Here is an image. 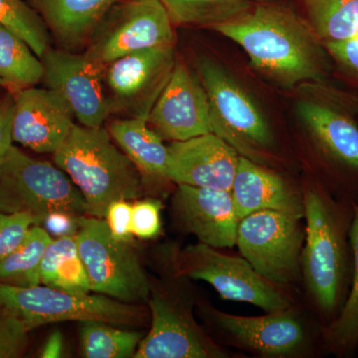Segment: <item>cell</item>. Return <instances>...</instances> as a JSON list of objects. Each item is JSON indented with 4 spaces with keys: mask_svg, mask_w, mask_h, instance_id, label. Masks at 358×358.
<instances>
[{
    "mask_svg": "<svg viewBox=\"0 0 358 358\" xmlns=\"http://www.w3.org/2000/svg\"><path fill=\"white\" fill-rule=\"evenodd\" d=\"M212 29L241 46L254 69L282 87L322 77L319 38L308 21L289 7L251 6L241 15Z\"/></svg>",
    "mask_w": 358,
    "mask_h": 358,
    "instance_id": "6da1fadb",
    "label": "cell"
},
{
    "mask_svg": "<svg viewBox=\"0 0 358 358\" xmlns=\"http://www.w3.org/2000/svg\"><path fill=\"white\" fill-rule=\"evenodd\" d=\"M54 164L68 174L87 202V215L105 219L117 200L134 201L143 195V178L128 155L113 143L105 127L75 124L53 154Z\"/></svg>",
    "mask_w": 358,
    "mask_h": 358,
    "instance_id": "7a4b0ae2",
    "label": "cell"
},
{
    "mask_svg": "<svg viewBox=\"0 0 358 358\" xmlns=\"http://www.w3.org/2000/svg\"><path fill=\"white\" fill-rule=\"evenodd\" d=\"M0 313L18 320L28 333L53 322L96 320L114 326H138L147 319L140 305L105 294L72 293L45 285L22 288L1 282Z\"/></svg>",
    "mask_w": 358,
    "mask_h": 358,
    "instance_id": "3957f363",
    "label": "cell"
},
{
    "mask_svg": "<svg viewBox=\"0 0 358 358\" xmlns=\"http://www.w3.org/2000/svg\"><path fill=\"white\" fill-rule=\"evenodd\" d=\"M0 211L25 213L42 225L53 212L87 215V202L68 174L57 166L10 148L0 164Z\"/></svg>",
    "mask_w": 358,
    "mask_h": 358,
    "instance_id": "277c9868",
    "label": "cell"
},
{
    "mask_svg": "<svg viewBox=\"0 0 358 358\" xmlns=\"http://www.w3.org/2000/svg\"><path fill=\"white\" fill-rule=\"evenodd\" d=\"M76 238L92 292L131 305L148 303L150 282L138 254L112 236L105 219L80 216Z\"/></svg>",
    "mask_w": 358,
    "mask_h": 358,
    "instance_id": "5b68a950",
    "label": "cell"
},
{
    "mask_svg": "<svg viewBox=\"0 0 358 358\" xmlns=\"http://www.w3.org/2000/svg\"><path fill=\"white\" fill-rule=\"evenodd\" d=\"M196 74L210 103L213 134L242 157L263 164L274 136L255 101L229 73L208 58L197 60Z\"/></svg>",
    "mask_w": 358,
    "mask_h": 358,
    "instance_id": "8992f818",
    "label": "cell"
},
{
    "mask_svg": "<svg viewBox=\"0 0 358 358\" xmlns=\"http://www.w3.org/2000/svg\"><path fill=\"white\" fill-rule=\"evenodd\" d=\"M303 201L307 221L301 254L303 277L320 310L333 313L338 305L345 270L341 226L333 207L319 192L307 190Z\"/></svg>",
    "mask_w": 358,
    "mask_h": 358,
    "instance_id": "52a82bcc",
    "label": "cell"
},
{
    "mask_svg": "<svg viewBox=\"0 0 358 358\" xmlns=\"http://www.w3.org/2000/svg\"><path fill=\"white\" fill-rule=\"evenodd\" d=\"M173 26L160 0H121L98 26L84 53L103 69L134 52L174 46Z\"/></svg>",
    "mask_w": 358,
    "mask_h": 358,
    "instance_id": "ba28073f",
    "label": "cell"
},
{
    "mask_svg": "<svg viewBox=\"0 0 358 358\" xmlns=\"http://www.w3.org/2000/svg\"><path fill=\"white\" fill-rule=\"evenodd\" d=\"M176 270L178 275L208 282L224 300L251 303L266 313L289 307L286 296L257 273L248 261L200 242L179 253Z\"/></svg>",
    "mask_w": 358,
    "mask_h": 358,
    "instance_id": "9c48e42d",
    "label": "cell"
},
{
    "mask_svg": "<svg viewBox=\"0 0 358 358\" xmlns=\"http://www.w3.org/2000/svg\"><path fill=\"white\" fill-rule=\"evenodd\" d=\"M298 216L263 210L241 219L236 245L257 273L274 285L289 284L300 271L303 235Z\"/></svg>",
    "mask_w": 358,
    "mask_h": 358,
    "instance_id": "30bf717a",
    "label": "cell"
},
{
    "mask_svg": "<svg viewBox=\"0 0 358 358\" xmlns=\"http://www.w3.org/2000/svg\"><path fill=\"white\" fill-rule=\"evenodd\" d=\"M176 64L174 46L134 52L109 63L103 82L113 115L147 121Z\"/></svg>",
    "mask_w": 358,
    "mask_h": 358,
    "instance_id": "8fae6325",
    "label": "cell"
},
{
    "mask_svg": "<svg viewBox=\"0 0 358 358\" xmlns=\"http://www.w3.org/2000/svg\"><path fill=\"white\" fill-rule=\"evenodd\" d=\"M42 83L56 92L79 124L101 128L113 115L109 96L103 82V69L85 53L49 48L41 58Z\"/></svg>",
    "mask_w": 358,
    "mask_h": 358,
    "instance_id": "7c38bea8",
    "label": "cell"
},
{
    "mask_svg": "<svg viewBox=\"0 0 358 358\" xmlns=\"http://www.w3.org/2000/svg\"><path fill=\"white\" fill-rule=\"evenodd\" d=\"M147 122L164 141H182L213 134L208 96L196 73L185 63L176 61Z\"/></svg>",
    "mask_w": 358,
    "mask_h": 358,
    "instance_id": "4fadbf2b",
    "label": "cell"
},
{
    "mask_svg": "<svg viewBox=\"0 0 358 358\" xmlns=\"http://www.w3.org/2000/svg\"><path fill=\"white\" fill-rule=\"evenodd\" d=\"M75 121L70 108L56 92L31 87L13 94V141L33 152L53 155Z\"/></svg>",
    "mask_w": 358,
    "mask_h": 358,
    "instance_id": "5bb4252c",
    "label": "cell"
},
{
    "mask_svg": "<svg viewBox=\"0 0 358 358\" xmlns=\"http://www.w3.org/2000/svg\"><path fill=\"white\" fill-rule=\"evenodd\" d=\"M167 148L171 182L230 192L240 155L217 134L171 141Z\"/></svg>",
    "mask_w": 358,
    "mask_h": 358,
    "instance_id": "9a60e30c",
    "label": "cell"
},
{
    "mask_svg": "<svg viewBox=\"0 0 358 358\" xmlns=\"http://www.w3.org/2000/svg\"><path fill=\"white\" fill-rule=\"evenodd\" d=\"M173 213L181 229L216 249L231 248L237 241L240 219L230 192L178 185Z\"/></svg>",
    "mask_w": 358,
    "mask_h": 358,
    "instance_id": "2e32d148",
    "label": "cell"
},
{
    "mask_svg": "<svg viewBox=\"0 0 358 358\" xmlns=\"http://www.w3.org/2000/svg\"><path fill=\"white\" fill-rule=\"evenodd\" d=\"M152 327L141 339L136 358H217L224 352L186 315L164 296L148 300Z\"/></svg>",
    "mask_w": 358,
    "mask_h": 358,
    "instance_id": "e0dca14e",
    "label": "cell"
},
{
    "mask_svg": "<svg viewBox=\"0 0 358 358\" xmlns=\"http://www.w3.org/2000/svg\"><path fill=\"white\" fill-rule=\"evenodd\" d=\"M218 326L239 345L268 357L298 352L305 343V331L288 312L268 313L262 317H241L213 310Z\"/></svg>",
    "mask_w": 358,
    "mask_h": 358,
    "instance_id": "ac0fdd59",
    "label": "cell"
},
{
    "mask_svg": "<svg viewBox=\"0 0 358 358\" xmlns=\"http://www.w3.org/2000/svg\"><path fill=\"white\" fill-rule=\"evenodd\" d=\"M240 220L263 210L303 217V201L281 178L261 164L240 155L230 190Z\"/></svg>",
    "mask_w": 358,
    "mask_h": 358,
    "instance_id": "d6986e66",
    "label": "cell"
},
{
    "mask_svg": "<svg viewBox=\"0 0 358 358\" xmlns=\"http://www.w3.org/2000/svg\"><path fill=\"white\" fill-rule=\"evenodd\" d=\"M41 16L57 48H86L98 26L121 0H25Z\"/></svg>",
    "mask_w": 358,
    "mask_h": 358,
    "instance_id": "ffe728a7",
    "label": "cell"
},
{
    "mask_svg": "<svg viewBox=\"0 0 358 358\" xmlns=\"http://www.w3.org/2000/svg\"><path fill=\"white\" fill-rule=\"evenodd\" d=\"M108 131L138 171L143 185L169 182V148L145 120L122 117L108 122Z\"/></svg>",
    "mask_w": 358,
    "mask_h": 358,
    "instance_id": "44dd1931",
    "label": "cell"
},
{
    "mask_svg": "<svg viewBox=\"0 0 358 358\" xmlns=\"http://www.w3.org/2000/svg\"><path fill=\"white\" fill-rule=\"evenodd\" d=\"M299 117L322 150L358 171V128L346 115L322 103L303 101Z\"/></svg>",
    "mask_w": 358,
    "mask_h": 358,
    "instance_id": "7402d4cb",
    "label": "cell"
},
{
    "mask_svg": "<svg viewBox=\"0 0 358 358\" xmlns=\"http://www.w3.org/2000/svg\"><path fill=\"white\" fill-rule=\"evenodd\" d=\"M40 282L45 286L72 293H91L76 235L52 239L40 265Z\"/></svg>",
    "mask_w": 358,
    "mask_h": 358,
    "instance_id": "603a6c76",
    "label": "cell"
},
{
    "mask_svg": "<svg viewBox=\"0 0 358 358\" xmlns=\"http://www.w3.org/2000/svg\"><path fill=\"white\" fill-rule=\"evenodd\" d=\"M41 59L24 40L0 24V87L10 94L41 83Z\"/></svg>",
    "mask_w": 358,
    "mask_h": 358,
    "instance_id": "cb8c5ba5",
    "label": "cell"
},
{
    "mask_svg": "<svg viewBox=\"0 0 358 358\" xmlns=\"http://www.w3.org/2000/svg\"><path fill=\"white\" fill-rule=\"evenodd\" d=\"M308 25L324 44L345 41L358 31V0H301Z\"/></svg>",
    "mask_w": 358,
    "mask_h": 358,
    "instance_id": "d4e9b609",
    "label": "cell"
},
{
    "mask_svg": "<svg viewBox=\"0 0 358 358\" xmlns=\"http://www.w3.org/2000/svg\"><path fill=\"white\" fill-rule=\"evenodd\" d=\"M53 238L40 225H33L20 246L0 260V282L9 286H38L40 265Z\"/></svg>",
    "mask_w": 358,
    "mask_h": 358,
    "instance_id": "484cf974",
    "label": "cell"
},
{
    "mask_svg": "<svg viewBox=\"0 0 358 358\" xmlns=\"http://www.w3.org/2000/svg\"><path fill=\"white\" fill-rule=\"evenodd\" d=\"M108 322L89 320L80 327V343L87 358L134 357L143 334L117 329Z\"/></svg>",
    "mask_w": 358,
    "mask_h": 358,
    "instance_id": "4316f807",
    "label": "cell"
},
{
    "mask_svg": "<svg viewBox=\"0 0 358 358\" xmlns=\"http://www.w3.org/2000/svg\"><path fill=\"white\" fill-rule=\"evenodd\" d=\"M173 25L214 27L234 20L251 6L248 0H160Z\"/></svg>",
    "mask_w": 358,
    "mask_h": 358,
    "instance_id": "83f0119b",
    "label": "cell"
},
{
    "mask_svg": "<svg viewBox=\"0 0 358 358\" xmlns=\"http://www.w3.org/2000/svg\"><path fill=\"white\" fill-rule=\"evenodd\" d=\"M0 24L24 40L39 58L51 48L48 28L25 0H0Z\"/></svg>",
    "mask_w": 358,
    "mask_h": 358,
    "instance_id": "f1b7e54d",
    "label": "cell"
},
{
    "mask_svg": "<svg viewBox=\"0 0 358 358\" xmlns=\"http://www.w3.org/2000/svg\"><path fill=\"white\" fill-rule=\"evenodd\" d=\"M350 239L353 252L352 288L338 317L327 329L329 343L341 350L358 343V206L355 208Z\"/></svg>",
    "mask_w": 358,
    "mask_h": 358,
    "instance_id": "f546056e",
    "label": "cell"
},
{
    "mask_svg": "<svg viewBox=\"0 0 358 358\" xmlns=\"http://www.w3.org/2000/svg\"><path fill=\"white\" fill-rule=\"evenodd\" d=\"M162 203L157 199H136L131 210V231L141 239H152L162 230Z\"/></svg>",
    "mask_w": 358,
    "mask_h": 358,
    "instance_id": "4dcf8cb0",
    "label": "cell"
},
{
    "mask_svg": "<svg viewBox=\"0 0 358 358\" xmlns=\"http://www.w3.org/2000/svg\"><path fill=\"white\" fill-rule=\"evenodd\" d=\"M33 225L34 220L28 214L0 211V260L20 246Z\"/></svg>",
    "mask_w": 358,
    "mask_h": 358,
    "instance_id": "1f68e13d",
    "label": "cell"
},
{
    "mask_svg": "<svg viewBox=\"0 0 358 358\" xmlns=\"http://www.w3.org/2000/svg\"><path fill=\"white\" fill-rule=\"evenodd\" d=\"M27 334L18 320L0 313V358L23 357L28 345Z\"/></svg>",
    "mask_w": 358,
    "mask_h": 358,
    "instance_id": "d6a6232c",
    "label": "cell"
},
{
    "mask_svg": "<svg viewBox=\"0 0 358 358\" xmlns=\"http://www.w3.org/2000/svg\"><path fill=\"white\" fill-rule=\"evenodd\" d=\"M131 210H133V203L129 200H117L112 202L108 207L105 220L110 234L117 241L129 243L133 240Z\"/></svg>",
    "mask_w": 358,
    "mask_h": 358,
    "instance_id": "836d02e7",
    "label": "cell"
},
{
    "mask_svg": "<svg viewBox=\"0 0 358 358\" xmlns=\"http://www.w3.org/2000/svg\"><path fill=\"white\" fill-rule=\"evenodd\" d=\"M13 95L7 93L0 102V164L13 148Z\"/></svg>",
    "mask_w": 358,
    "mask_h": 358,
    "instance_id": "e575fe53",
    "label": "cell"
},
{
    "mask_svg": "<svg viewBox=\"0 0 358 358\" xmlns=\"http://www.w3.org/2000/svg\"><path fill=\"white\" fill-rule=\"evenodd\" d=\"M42 225L51 237L73 236L77 234L78 217L66 212H53L45 218Z\"/></svg>",
    "mask_w": 358,
    "mask_h": 358,
    "instance_id": "d590c367",
    "label": "cell"
},
{
    "mask_svg": "<svg viewBox=\"0 0 358 358\" xmlns=\"http://www.w3.org/2000/svg\"><path fill=\"white\" fill-rule=\"evenodd\" d=\"M326 45L327 51L346 69L358 75V41L355 39Z\"/></svg>",
    "mask_w": 358,
    "mask_h": 358,
    "instance_id": "8d00e7d4",
    "label": "cell"
},
{
    "mask_svg": "<svg viewBox=\"0 0 358 358\" xmlns=\"http://www.w3.org/2000/svg\"><path fill=\"white\" fill-rule=\"evenodd\" d=\"M64 338L60 331H54L42 348L40 357L43 358H58L64 357Z\"/></svg>",
    "mask_w": 358,
    "mask_h": 358,
    "instance_id": "74e56055",
    "label": "cell"
},
{
    "mask_svg": "<svg viewBox=\"0 0 358 358\" xmlns=\"http://www.w3.org/2000/svg\"><path fill=\"white\" fill-rule=\"evenodd\" d=\"M3 91H6L2 87H0V102H1L2 99H3V96H6V94L7 92H6V94H3Z\"/></svg>",
    "mask_w": 358,
    "mask_h": 358,
    "instance_id": "f35d334b",
    "label": "cell"
}]
</instances>
